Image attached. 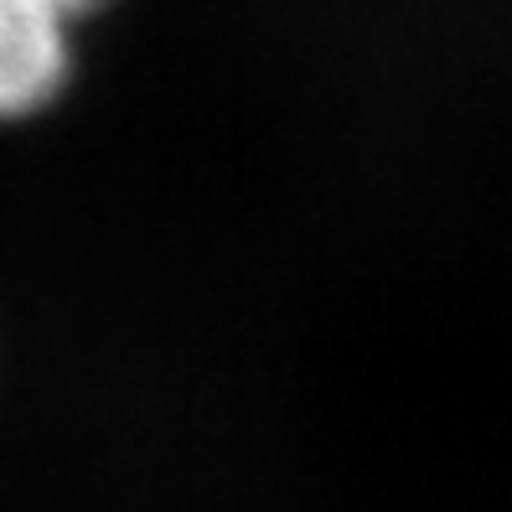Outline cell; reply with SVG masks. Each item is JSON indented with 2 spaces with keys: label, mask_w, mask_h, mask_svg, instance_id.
<instances>
[{
  "label": "cell",
  "mask_w": 512,
  "mask_h": 512,
  "mask_svg": "<svg viewBox=\"0 0 512 512\" xmlns=\"http://www.w3.org/2000/svg\"><path fill=\"white\" fill-rule=\"evenodd\" d=\"M32 6H42L47 16H57V21H78V16H88L94 6H104V0H32Z\"/></svg>",
  "instance_id": "obj_2"
},
{
  "label": "cell",
  "mask_w": 512,
  "mask_h": 512,
  "mask_svg": "<svg viewBox=\"0 0 512 512\" xmlns=\"http://www.w3.org/2000/svg\"><path fill=\"white\" fill-rule=\"evenodd\" d=\"M68 21L32 0H0V119H26L68 88Z\"/></svg>",
  "instance_id": "obj_1"
}]
</instances>
